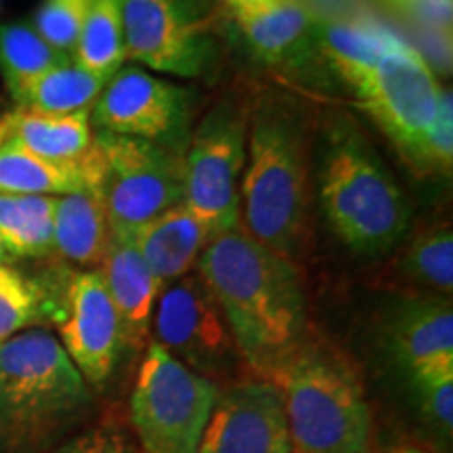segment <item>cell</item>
<instances>
[{"label":"cell","mask_w":453,"mask_h":453,"mask_svg":"<svg viewBox=\"0 0 453 453\" xmlns=\"http://www.w3.org/2000/svg\"><path fill=\"white\" fill-rule=\"evenodd\" d=\"M384 344L410 373L453 361V311L449 298L411 296L396 303L384 321Z\"/></svg>","instance_id":"cell-15"},{"label":"cell","mask_w":453,"mask_h":453,"mask_svg":"<svg viewBox=\"0 0 453 453\" xmlns=\"http://www.w3.org/2000/svg\"><path fill=\"white\" fill-rule=\"evenodd\" d=\"M105 84L107 78L88 72L72 57L70 61L32 81L13 101L17 110L67 116V113L90 111Z\"/></svg>","instance_id":"cell-23"},{"label":"cell","mask_w":453,"mask_h":453,"mask_svg":"<svg viewBox=\"0 0 453 453\" xmlns=\"http://www.w3.org/2000/svg\"><path fill=\"white\" fill-rule=\"evenodd\" d=\"M189 90L139 65H122L90 107L95 133L183 143Z\"/></svg>","instance_id":"cell-12"},{"label":"cell","mask_w":453,"mask_h":453,"mask_svg":"<svg viewBox=\"0 0 453 453\" xmlns=\"http://www.w3.org/2000/svg\"><path fill=\"white\" fill-rule=\"evenodd\" d=\"M57 196L0 194V240L15 258L53 254Z\"/></svg>","instance_id":"cell-24"},{"label":"cell","mask_w":453,"mask_h":453,"mask_svg":"<svg viewBox=\"0 0 453 453\" xmlns=\"http://www.w3.org/2000/svg\"><path fill=\"white\" fill-rule=\"evenodd\" d=\"M130 235L157 283L166 286L189 275L214 231L187 203L179 202Z\"/></svg>","instance_id":"cell-17"},{"label":"cell","mask_w":453,"mask_h":453,"mask_svg":"<svg viewBox=\"0 0 453 453\" xmlns=\"http://www.w3.org/2000/svg\"><path fill=\"white\" fill-rule=\"evenodd\" d=\"M197 453H292L283 393L273 380H243L219 395Z\"/></svg>","instance_id":"cell-14"},{"label":"cell","mask_w":453,"mask_h":453,"mask_svg":"<svg viewBox=\"0 0 453 453\" xmlns=\"http://www.w3.org/2000/svg\"><path fill=\"white\" fill-rule=\"evenodd\" d=\"M127 59L170 76H200L208 42L183 0H122Z\"/></svg>","instance_id":"cell-13"},{"label":"cell","mask_w":453,"mask_h":453,"mask_svg":"<svg viewBox=\"0 0 453 453\" xmlns=\"http://www.w3.org/2000/svg\"><path fill=\"white\" fill-rule=\"evenodd\" d=\"M93 183H99L95 143L81 162L59 164L34 156L11 141H0V194L65 196Z\"/></svg>","instance_id":"cell-21"},{"label":"cell","mask_w":453,"mask_h":453,"mask_svg":"<svg viewBox=\"0 0 453 453\" xmlns=\"http://www.w3.org/2000/svg\"><path fill=\"white\" fill-rule=\"evenodd\" d=\"M113 231L99 183L57 196L53 214V252L82 271L99 269L110 250Z\"/></svg>","instance_id":"cell-19"},{"label":"cell","mask_w":453,"mask_h":453,"mask_svg":"<svg viewBox=\"0 0 453 453\" xmlns=\"http://www.w3.org/2000/svg\"><path fill=\"white\" fill-rule=\"evenodd\" d=\"M390 453H428V451L418 449V447H396V449H393Z\"/></svg>","instance_id":"cell-35"},{"label":"cell","mask_w":453,"mask_h":453,"mask_svg":"<svg viewBox=\"0 0 453 453\" xmlns=\"http://www.w3.org/2000/svg\"><path fill=\"white\" fill-rule=\"evenodd\" d=\"M319 202L340 242L364 257L390 252L407 234L405 194L349 118H336L326 133Z\"/></svg>","instance_id":"cell-4"},{"label":"cell","mask_w":453,"mask_h":453,"mask_svg":"<svg viewBox=\"0 0 453 453\" xmlns=\"http://www.w3.org/2000/svg\"><path fill=\"white\" fill-rule=\"evenodd\" d=\"M453 157V111H451V93L443 90L441 97L439 120L434 127L433 137H430L426 150V162H424V173H449Z\"/></svg>","instance_id":"cell-32"},{"label":"cell","mask_w":453,"mask_h":453,"mask_svg":"<svg viewBox=\"0 0 453 453\" xmlns=\"http://www.w3.org/2000/svg\"><path fill=\"white\" fill-rule=\"evenodd\" d=\"M396 41V34L373 19H342L317 26V50L350 88Z\"/></svg>","instance_id":"cell-22"},{"label":"cell","mask_w":453,"mask_h":453,"mask_svg":"<svg viewBox=\"0 0 453 453\" xmlns=\"http://www.w3.org/2000/svg\"><path fill=\"white\" fill-rule=\"evenodd\" d=\"M154 342L202 376H225L237 359L234 334L200 275L162 286L151 315Z\"/></svg>","instance_id":"cell-10"},{"label":"cell","mask_w":453,"mask_h":453,"mask_svg":"<svg viewBox=\"0 0 453 453\" xmlns=\"http://www.w3.org/2000/svg\"><path fill=\"white\" fill-rule=\"evenodd\" d=\"M0 141L24 147L30 154L59 164H76L95 143L90 111L41 113L17 110L0 118Z\"/></svg>","instance_id":"cell-20"},{"label":"cell","mask_w":453,"mask_h":453,"mask_svg":"<svg viewBox=\"0 0 453 453\" xmlns=\"http://www.w3.org/2000/svg\"><path fill=\"white\" fill-rule=\"evenodd\" d=\"M353 90L367 116L401 156L424 170L443 88L420 50L399 38Z\"/></svg>","instance_id":"cell-8"},{"label":"cell","mask_w":453,"mask_h":453,"mask_svg":"<svg viewBox=\"0 0 453 453\" xmlns=\"http://www.w3.org/2000/svg\"><path fill=\"white\" fill-rule=\"evenodd\" d=\"M50 317V294L13 265H0V342Z\"/></svg>","instance_id":"cell-28"},{"label":"cell","mask_w":453,"mask_h":453,"mask_svg":"<svg viewBox=\"0 0 453 453\" xmlns=\"http://www.w3.org/2000/svg\"><path fill=\"white\" fill-rule=\"evenodd\" d=\"M196 267L223 311L242 361L275 380L307 344V303L292 260L237 223L212 235Z\"/></svg>","instance_id":"cell-1"},{"label":"cell","mask_w":453,"mask_h":453,"mask_svg":"<svg viewBox=\"0 0 453 453\" xmlns=\"http://www.w3.org/2000/svg\"><path fill=\"white\" fill-rule=\"evenodd\" d=\"M0 344H3V342H0Z\"/></svg>","instance_id":"cell-36"},{"label":"cell","mask_w":453,"mask_h":453,"mask_svg":"<svg viewBox=\"0 0 453 453\" xmlns=\"http://www.w3.org/2000/svg\"><path fill=\"white\" fill-rule=\"evenodd\" d=\"M70 59L72 55L50 47L32 24L26 21L0 24V73L11 97H17L44 72Z\"/></svg>","instance_id":"cell-25"},{"label":"cell","mask_w":453,"mask_h":453,"mask_svg":"<svg viewBox=\"0 0 453 453\" xmlns=\"http://www.w3.org/2000/svg\"><path fill=\"white\" fill-rule=\"evenodd\" d=\"M93 0H42L34 15V30L61 53L72 55Z\"/></svg>","instance_id":"cell-30"},{"label":"cell","mask_w":453,"mask_h":453,"mask_svg":"<svg viewBox=\"0 0 453 453\" xmlns=\"http://www.w3.org/2000/svg\"><path fill=\"white\" fill-rule=\"evenodd\" d=\"M240 223L286 258L303 248L309 217V145L296 113L269 99L248 124Z\"/></svg>","instance_id":"cell-3"},{"label":"cell","mask_w":453,"mask_h":453,"mask_svg":"<svg viewBox=\"0 0 453 453\" xmlns=\"http://www.w3.org/2000/svg\"><path fill=\"white\" fill-rule=\"evenodd\" d=\"M248 111L225 101L203 116L185 150L183 203L214 234L240 223Z\"/></svg>","instance_id":"cell-9"},{"label":"cell","mask_w":453,"mask_h":453,"mask_svg":"<svg viewBox=\"0 0 453 453\" xmlns=\"http://www.w3.org/2000/svg\"><path fill=\"white\" fill-rule=\"evenodd\" d=\"M59 342L88 387L110 380L124 350L122 326L99 269L76 271L59 300L50 296Z\"/></svg>","instance_id":"cell-11"},{"label":"cell","mask_w":453,"mask_h":453,"mask_svg":"<svg viewBox=\"0 0 453 453\" xmlns=\"http://www.w3.org/2000/svg\"><path fill=\"white\" fill-rule=\"evenodd\" d=\"M283 393L292 451L365 453L372 411L347 361L307 342L273 380Z\"/></svg>","instance_id":"cell-5"},{"label":"cell","mask_w":453,"mask_h":453,"mask_svg":"<svg viewBox=\"0 0 453 453\" xmlns=\"http://www.w3.org/2000/svg\"><path fill=\"white\" fill-rule=\"evenodd\" d=\"M234 13L243 38L269 64L296 65L317 49V24L296 0H271Z\"/></svg>","instance_id":"cell-18"},{"label":"cell","mask_w":453,"mask_h":453,"mask_svg":"<svg viewBox=\"0 0 453 453\" xmlns=\"http://www.w3.org/2000/svg\"><path fill=\"white\" fill-rule=\"evenodd\" d=\"M219 387L150 340L130 395V420L143 453H197Z\"/></svg>","instance_id":"cell-6"},{"label":"cell","mask_w":453,"mask_h":453,"mask_svg":"<svg viewBox=\"0 0 453 453\" xmlns=\"http://www.w3.org/2000/svg\"><path fill=\"white\" fill-rule=\"evenodd\" d=\"M418 405L424 418L441 433L451 434L453 428V361L422 367L411 373Z\"/></svg>","instance_id":"cell-29"},{"label":"cell","mask_w":453,"mask_h":453,"mask_svg":"<svg viewBox=\"0 0 453 453\" xmlns=\"http://www.w3.org/2000/svg\"><path fill=\"white\" fill-rule=\"evenodd\" d=\"M231 4V9H248V7H260V4H267L271 0H226Z\"/></svg>","instance_id":"cell-33"},{"label":"cell","mask_w":453,"mask_h":453,"mask_svg":"<svg viewBox=\"0 0 453 453\" xmlns=\"http://www.w3.org/2000/svg\"><path fill=\"white\" fill-rule=\"evenodd\" d=\"M73 61L110 81L127 61L122 0H93L84 19Z\"/></svg>","instance_id":"cell-26"},{"label":"cell","mask_w":453,"mask_h":453,"mask_svg":"<svg viewBox=\"0 0 453 453\" xmlns=\"http://www.w3.org/2000/svg\"><path fill=\"white\" fill-rule=\"evenodd\" d=\"M99 273L122 326L124 349L139 350L150 338L151 315L162 286L134 246L133 235H113Z\"/></svg>","instance_id":"cell-16"},{"label":"cell","mask_w":453,"mask_h":453,"mask_svg":"<svg viewBox=\"0 0 453 453\" xmlns=\"http://www.w3.org/2000/svg\"><path fill=\"white\" fill-rule=\"evenodd\" d=\"M15 257L11 254V250L7 246H4V242L0 240V265H13L15 263Z\"/></svg>","instance_id":"cell-34"},{"label":"cell","mask_w":453,"mask_h":453,"mask_svg":"<svg viewBox=\"0 0 453 453\" xmlns=\"http://www.w3.org/2000/svg\"><path fill=\"white\" fill-rule=\"evenodd\" d=\"M47 453H139L134 449L133 441L122 433L120 428H113L110 424L95 426L78 434V437L65 439Z\"/></svg>","instance_id":"cell-31"},{"label":"cell","mask_w":453,"mask_h":453,"mask_svg":"<svg viewBox=\"0 0 453 453\" xmlns=\"http://www.w3.org/2000/svg\"><path fill=\"white\" fill-rule=\"evenodd\" d=\"M294 453H296V451H294Z\"/></svg>","instance_id":"cell-37"},{"label":"cell","mask_w":453,"mask_h":453,"mask_svg":"<svg viewBox=\"0 0 453 453\" xmlns=\"http://www.w3.org/2000/svg\"><path fill=\"white\" fill-rule=\"evenodd\" d=\"M99 189L113 235H130L183 202V143L95 133Z\"/></svg>","instance_id":"cell-7"},{"label":"cell","mask_w":453,"mask_h":453,"mask_svg":"<svg viewBox=\"0 0 453 453\" xmlns=\"http://www.w3.org/2000/svg\"><path fill=\"white\" fill-rule=\"evenodd\" d=\"M93 410V390L61 347L42 330L0 344V453H47L64 443Z\"/></svg>","instance_id":"cell-2"},{"label":"cell","mask_w":453,"mask_h":453,"mask_svg":"<svg viewBox=\"0 0 453 453\" xmlns=\"http://www.w3.org/2000/svg\"><path fill=\"white\" fill-rule=\"evenodd\" d=\"M399 273L413 286L445 298L453 290V234L449 225L430 226L413 237L399 260Z\"/></svg>","instance_id":"cell-27"}]
</instances>
